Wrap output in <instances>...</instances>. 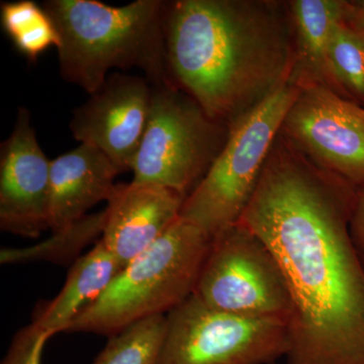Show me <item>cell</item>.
Listing matches in <instances>:
<instances>
[{
	"label": "cell",
	"instance_id": "1",
	"mask_svg": "<svg viewBox=\"0 0 364 364\" xmlns=\"http://www.w3.org/2000/svg\"><path fill=\"white\" fill-rule=\"evenodd\" d=\"M282 142L238 223L272 251L286 279L287 364H364V263L350 233L358 188Z\"/></svg>",
	"mask_w": 364,
	"mask_h": 364
},
{
	"label": "cell",
	"instance_id": "2",
	"mask_svg": "<svg viewBox=\"0 0 364 364\" xmlns=\"http://www.w3.org/2000/svg\"><path fill=\"white\" fill-rule=\"evenodd\" d=\"M163 33L169 85L220 124L231 123L293 76V28L275 2L165 1Z\"/></svg>",
	"mask_w": 364,
	"mask_h": 364
},
{
	"label": "cell",
	"instance_id": "3",
	"mask_svg": "<svg viewBox=\"0 0 364 364\" xmlns=\"http://www.w3.org/2000/svg\"><path fill=\"white\" fill-rule=\"evenodd\" d=\"M58 31L61 77L97 92L112 69L144 71L151 85L170 86L165 69L163 0L112 6L97 0H47Z\"/></svg>",
	"mask_w": 364,
	"mask_h": 364
},
{
	"label": "cell",
	"instance_id": "4",
	"mask_svg": "<svg viewBox=\"0 0 364 364\" xmlns=\"http://www.w3.org/2000/svg\"><path fill=\"white\" fill-rule=\"evenodd\" d=\"M213 239L179 218L166 233L121 270L69 333L112 335L167 315L195 293Z\"/></svg>",
	"mask_w": 364,
	"mask_h": 364
},
{
	"label": "cell",
	"instance_id": "5",
	"mask_svg": "<svg viewBox=\"0 0 364 364\" xmlns=\"http://www.w3.org/2000/svg\"><path fill=\"white\" fill-rule=\"evenodd\" d=\"M299 92L291 79L230 123L221 151L184 200L182 219L212 239L239 222Z\"/></svg>",
	"mask_w": 364,
	"mask_h": 364
},
{
	"label": "cell",
	"instance_id": "6",
	"mask_svg": "<svg viewBox=\"0 0 364 364\" xmlns=\"http://www.w3.org/2000/svg\"><path fill=\"white\" fill-rule=\"evenodd\" d=\"M147 127L132 165L134 182L186 196L207 173L224 143L221 124L172 86L152 85Z\"/></svg>",
	"mask_w": 364,
	"mask_h": 364
},
{
	"label": "cell",
	"instance_id": "7",
	"mask_svg": "<svg viewBox=\"0 0 364 364\" xmlns=\"http://www.w3.org/2000/svg\"><path fill=\"white\" fill-rule=\"evenodd\" d=\"M289 348L287 320L224 312L193 294L167 314L156 364H272Z\"/></svg>",
	"mask_w": 364,
	"mask_h": 364
},
{
	"label": "cell",
	"instance_id": "8",
	"mask_svg": "<svg viewBox=\"0 0 364 364\" xmlns=\"http://www.w3.org/2000/svg\"><path fill=\"white\" fill-rule=\"evenodd\" d=\"M196 294L205 305L253 318L291 317L286 279L272 251L240 223L215 236Z\"/></svg>",
	"mask_w": 364,
	"mask_h": 364
},
{
	"label": "cell",
	"instance_id": "9",
	"mask_svg": "<svg viewBox=\"0 0 364 364\" xmlns=\"http://www.w3.org/2000/svg\"><path fill=\"white\" fill-rule=\"evenodd\" d=\"M299 85L280 129L282 138L317 168L363 186V107L326 86Z\"/></svg>",
	"mask_w": 364,
	"mask_h": 364
},
{
	"label": "cell",
	"instance_id": "10",
	"mask_svg": "<svg viewBox=\"0 0 364 364\" xmlns=\"http://www.w3.org/2000/svg\"><path fill=\"white\" fill-rule=\"evenodd\" d=\"M152 92L146 77L109 74L102 87L74 109L72 136L102 151L119 174L130 171L147 127Z\"/></svg>",
	"mask_w": 364,
	"mask_h": 364
},
{
	"label": "cell",
	"instance_id": "11",
	"mask_svg": "<svg viewBox=\"0 0 364 364\" xmlns=\"http://www.w3.org/2000/svg\"><path fill=\"white\" fill-rule=\"evenodd\" d=\"M50 171L32 124L21 107L13 132L0 145V228L6 233L38 238L49 229Z\"/></svg>",
	"mask_w": 364,
	"mask_h": 364
},
{
	"label": "cell",
	"instance_id": "12",
	"mask_svg": "<svg viewBox=\"0 0 364 364\" xmlns=\"http://www.w3.org/2000/svg\"><path fill=\"white\" fill-rule=\"evenodd\" d=\"M184 200L181 193L158 184H117L105 208L100 241L124 268L181 218Z\"/></svg>",
	"mask_w": 364,
	"mask_h": 364
},
{
	"label": "cell",
	"instance_id": "13",
	"mask_svg": "<svg viewBox=\"0 0 364 364\" xmlns=\"http://www.w3.org/2000/svg\"><path fill=\"white\" fill-rule=\"evenodd\" d=\"M119 176L111 160L90 144H80L51 161L49 229L60 231L87 215L91 208L109 202Z\"/></svg>",
	"mask_w": 364,
	"mask_h": 364
},
{
	"label": "cell",
	"instance_id": "14",
	"mask_svg": "<svg viewBox=\"0 0 364 364\" xmlns=\"http://www.w3.org/2000/svg\"><path fill=\"white\" fill-rule=\"evenodd\" d=\"M346 4L344 0H293L287 4L296 54L291 79L298 85L317 83L343 97L333 74L330 44Z\"/></svg>",
	"mask_w": 364,
	"mask_h": 364
},
{
	"label": "cell",
	"instance_id": "15",
	"mask_svg": "<svg viewBox=\"0 0 364 364\" xmlns=\"http://www.w3.org/2000/svg\"><path fill=\"white\" fill-rule=\"evenodd\" d=\"M123 267L102 241L76 259L56 298L41 306L32 325L42 331L66 332L95 303Z\"/></svg>",
	"mask_w": 364,
	"mask_h": 364
},
{
	"label": "cell",
	"instance_id": "16",
	"mask_svg": "<svg viewBox=\"0 0 364 364\" xmlns=\"http://www.w3.org/2000/svg\"><path fill=\"white\" fill-rule=\"evenodd\" d=\"M0 21L7 37L28 61H37L51 47L58 49L60 37L54 21L33 0L1 2Z\"/></svg>",
	"mask_w": 364,
	"mask_h": 364
},
{
	"label": "cell",
	"instance_id": "17",
	"mask_svg": "<svg viewBox=\"0 0 364 364\" xmlns=\"http://www.w3.org/2000/svg\"><path fill=\"white\" fill-rule=\"evenodd\" d=\"M107 210L87 215L82 220L60 231L53 232L50 238L26 248H2L0 251L1 264L48 261L69 262L79 255L82 249L90 245L104 232Z\"/></svg>",
	"mask_w": 364,
	"mask_h": 364
},
{
	"label": "cell",
	"instance_id": "18",
	"mask_svg": "<svg viewBox=\"0 0 364 364\" xmlns=\"http://www.w3.org/2000/svg\"><path fill=\"white\" fill-rule=\"evenodd\" d=\"M166 330V315L155 316L109 336L92 364H156Z\"/></svg>",
	"mask_w": 364,
	"mask_h": 364
},
{
	"label": "cell",
	"instance_id": "19",
	"mask_svg": "<svg viewBox=\"0 0 364 364\" xmlns=\"http://www.w3.org/2000/svg\"><path fill=\"white\" fill-rule=\"evenodd\" d=\"M330 62L342 95L364 102V42L343 21L333 30Z\"/></svg>",
	"mask_w": 364,
	"mask_h": 364
},
{
	"label": "cell",
	"instance_id": "20",
	"mask_svg": "<svg viewBox=\"0 0 364 364\" xmlns=\"http://www.w3.org/2000/svg\"><path fill=\"white\" fill-rule=\"evenodd\" d=\"M53 335L31 324L14 337L1 364H42V353Z\"/></svg>",
	"mask_w": 364,
	"mask_h": 364
},
{
	"label": "cell",
	"instance_id": "21",
	"mask_svg": "<svg viewBox=\"0 0 364 364\" xmlns=\"http://www.w3.org/2000/svg\"><path fill=\"white\" fill-rule=\"evenodd\" d=\"M350 233L354 245L364 263V184L356 191L350 219Z\"/></svg>",
	"mask_w": 364,
	"mask_h": 364
},
{
	"label": "cell",
	"instance_id": "22",
	"mask_svg": "<svg viewBox=\"0 0 364 364\" xmlns=\"http://www.w3.org/2000/svg\"><path fill=\"white\" fill-rule=\"evenodd\" d=\"M343 21L364 42V0L347 1Z\"/></svg>",
	"mask_w": 364,
	"mask_h": 364
},
{
	"label": "cell",
	"instance_id": "23",
	"mask_svg": "<svg viewBox=\"0 0 364 364\" xmlns=\"http://www.w3.org/2000/svg\"><path fill=\"white\" fill-rule=\"evenodd\" d=\"M363 112H364V107H363Z\"/></svg>",
	"mask_w": 364,
	"mask_h": 364
}]
</instances>
